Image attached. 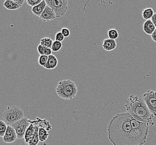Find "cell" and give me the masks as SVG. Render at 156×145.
Wrapping results in <instances>:
<instances>
[{"label":"cell","instance_id":"obj_13","mask_svg":"<svg viewBox=\"0 0 156 145\" xmlns=\"http://www.w3.org/2000/svg\"><path fill=\"white\" fill-rule=\"evenodd\" d=\"M156 26L154 25L151 20H147L144 22L143 25V30L144 32L147 35H151L156 30Z\"/></svg>","mask_w":156,"mask_h":145},{"label":"cell","instance_id":"obj_23","mask_svg":"<svg viewBox=\"0 0 156 145\" xmlns=\"http://www.w3.org/2000/svg\"><path fill=\"white\" fill-rule=\"evenodd\" d=\"M62 47V42L55 40V41H53V44H52V46L51 47V49L53 52H57V51H59L61 50Z\"/></svg>","mask_w":156,"mask_h":145},{"label":"cell","instance_id":"obj_12","mask_svg":"<svg viewBox=\"0 0 156 145\" xmlns=\"http://www.w3.org/2000/svg\"><path fill=\"white\" fill-rule=\"evenodd\" d=\"M102 47L105 50L107 51L113 50L117 47V42L115 40L107 39L103 41Z\"/></svg>","mask_w":156,"mask_h":145},{"label":"cell","instance_id":"obj_30","mask_svg":"<svg viewBox=\"0 0 156 145\" xmlns=\"http://www.w3.org/2000/svg\"><path fill=\"white\" fill-rule=\"evenodd\" d=\"M13 1L15 2L16 3H19L21 5H23V3L25 2V0H12Z\"/></svg>","mask_w":156,"mask_h":145},{"label":"cell","instance_id":"obj_27","mask_svg":"<svg viewBox=\"0 0 156 145\" xmlns=\"http://www.w3.org/2000/svg\"><path fill=\"white\" fill-rule=\"evenodd\" d=\"M55 39L56 41H60V42H62V41L64 40L65 39V36L63 35L62 34L61 32H57L55 36Z\"/></svg>","mask_w":156,"mask_h":145},{"label":"cell","instance_id":"obj_9","mask_svg":"<svg viewBox=\"0 0 156 145\" xmlns=\"http://www.w3.org/2000/svg\"><path fill=\"white\" fill-rule=\"evenodd\" d=\"M40 18L42 21L47 22L56 19L57 17L56 13L53 9L47 5L44 12L41 14V16H40Z\"/></svg>","mask_w":156,"mask_h":145},{"label":"cell","instance_id":"obj_6","mask_svg":"<svg viewBox=\"0 0 156 145\" xmlns=\"http://www.w3.org/2000/svg\"><path fill=\"white\" fill-rule=\"evenodd\" d=\"M30 124L31 120L28 119V118L24 117L12 125L16 131L18 139H24L25 133Z\"/></svg>","mask_w":156,"mask_h":145},{"label":"cell","instance_id":"obj_3","mask_svg":"<svg viewBox=\"0 0 156 145\" xmlns=\"http://www.w3.org/2000/svg\"><path fill=\"white\" fill-rule=\"evenodd\" d=\"M56 91L60 98L65 100H72L77 94L78 88L75 82L67 79L60 81Z\"/></svg>","mask_w":156,"mask_h":145},{"label":"cell","instance_id":"obj_5","mask_svg":"<svg viewBox=\"0 0 156 145\" xmlns=\"http://www.w3.org/2000/svg\"><path fill=\"white\" fill-rule=\"evenodd\" d=\"M47 5L53 9L57 18L64 16L68 11V0H44Z\"/></svg>","mask_w":156,"mask_h":145},{"label":"cell","instance_id":"obj_16","mask_svg":"<svg viewBox=\"0 0 156 145\" xmlns=\"http://www.w3.org/2000/svg\"><path fill=\"white\" fill-rule=\"evenodd\" d=\"M3 6L6 9L9 10H16L19 9L22 6V5L16 3L12 0H5L3 3Z\"/></svg>","mask_w":156,"mask_h":145},{"label":"cell","instance_id":"obj_21","mask_svg":"<svg viewBox=\"0 0 156 145\" xmlns=\"http://www.w3.org/2000/svg\"><path fill=\"white\" fill-rule=\"evenodd\" d=\"M53 43V40L49 38H42L40 40V44L43 45L45 47H48L50 49H51Z\"/></svg>","mask_w":156,"mask_h":145},{"label":"cell","instance_id":"obj_29","mask_svg":"<svg viewBox=\"0 0 156 145\" xmlns=\"http://www.w3.org/2000/svg\"><path fill=\"white\" fill-rule=\"evenodd\" d=\"M151 38L153 40V41L156 43V28L154 32H153V34L151 35Z\"/></svg>","mask_w":156,"mask_h":145},{"label":"cell","instance_id":"obj_19","mask_svg":"<svg viewBox=\"0 0 156 145\" xmlns=\"http://www.w3.org/2000/svg\"><path fill=\"white\" fill-rule=\"evenodd\" d=\"M38 53L40 55H47L49 56L52 54V50L51 49L48 47H45L42 45L40 44L37 47Z\"/></svg>","mask_w":156,"mask_h":145},{"label":"cell","instance_id":"obj_7","mask_svg":"<svg viewBox=\"0 0 156 145\" xmlns=\"http://www.w3.org/2000/svg\"><path fill=\"white\" fill-rule=\"evenodd\" d=\"M142 98L151 113L154 117L156 116V91H147L142 96Z\"/></svg>","mask_w":156,"mask_h":145},{"label":"cell","instance_id":"obj_1","mask_svg":"<svg viewBox=\"0 0 156 145\" xmlns=\"http://www.w3.org/2000/svg\"><path fill=\"white\" fill-rule=\"evenodd\" d=\"M149 126L136 120L128 112L116 114L109 122L108 137L113 145H144Z\"/></svg>","mask_w":156,"mask_h":145},{"label":"cell","instance_id":"obj_31","mask_svg":"<svg viewBox=\"0 0 156 145\" xmlns=\"http://www.w3.org/2000/svg\"><path fill=\"white\" fill-rule=\"evenodd\" d=\"M151 20H152V21L153 22L154 25L156 26V13L154 14V15H153V17L151 19Z\"/></svg>","mask_w":156,"mask_h":145},{"label":"cell","instance_id":"obj_8","mask_svg":"<svg viewBox=\"0 0 156 145\" xmlns=\"http://www.w3.org/2000/svg\"><path fill=\"white\" fill-rule=\"evenodd\" d=\"M17 135L16 131L12 126L8 125L6 133L3 137V142L7 143H12L16 141Z\"/></svg>","mask_w":156,"mask_h":145},{"label":"cell","instance_id":"obj_14","mask_svg":"<svg viewBox=\"0 0 156 145\" xmlns=\"http://www.w3.org/2000/svg\"><path fill=\"white\" fill-rule=\"evenodd\" d=\"M31 122L33 123L35 126V132L34 136L30 139V140L28 141L27 144L28 145H37L40 141L39 139V137H38V129H39V126H38L37 124L34 123L33 121L31 120Z\"/></svg>","mask_w":156,"mask_h":145},{"label":"cell","instance_id":"obj_26","mask_svg":"<svg viewBox=\"0 0 156 145\" xmlns=\"http://www.w3.org/2000/svg\"><path fill=\"white\" fill-rule=\"evenodd\" d=\"M43 0H26L27 3L30 6L34 7L41 3Z\"/></svg>","mask_w":156,"mask_h":145},{"label":"cell","instance_id":"obj_25","mask_svg":"<svg viewBox=\"0 0 156 145\" xmlns=\"http://www.w3.org/2000/svg\"><path fill=\"white\" fill-rule=\"evenodd\" d=\"M48 59V56L47 55H40L38 58V63L42 66H44L47 63Z\"/></svg>","mask_w":156,"mask_h":145},{"label":"cell","instance_id":"obj_18","mask_svg":"<svg viewBox=\"0 0 156 145\" xmlns=\"http://www.w3.org/2000/svg\"><path fill=\"white\" fill-rule=\"evenodd\" d=\"M49 136V133L48 132V131L44 128L40 127L38 129V137L40 141L41 142H44L47 140Z\"/></svg>","mask_w":156,"mask_h":145},{"label":"cell","instance_id":"obj_22","mask_svg":"<svg viewBox=\"0 0 156 145\" xmlns=\"http://www.w3.org/2000/svg\"><path fill=\"white\" fill-rule=\"evenodd\" d=\"M108 36L109 39L115 40L116 39L119 38V32L116 29H115V28L110 29L108 32Z\"/></svg>","mask_w":156,"mask_h":145},{"label":"cell","instance_id":"obj_4","mask_svg":"<svg viewBox=\"0 0 156 145\" xmlns=\"http://www.w3.org/2000/svg\"><path fill=\"white\" fill-rule=\"evenodd\" d=\"M24 117L25 113L23 110L17 106H7L2 114L3 121L9 126H12Z\"/></svg>","mask_w":156,"mask_h":145},{"label":"cell","instance_id":"obj_20","mask_svg":"<svg viewBox=\"0 0 156 145\" xmlns=\"http://www.w3.org/2000/svg\"><path fill=\"white\" fill-rule=\"evenodd\" d=\"M154 13L153 11V9L152 8H147L143 10L142 12V17L145 20H151L152 17L154 15Z\"/></svg>","mask_w":156,"mask_h":145},{"label":"cell","instance_id":"obj_28","mask_svg":"<svg viewBox=\"0 0 156 145\" xmlns=\"http://www.w3.org/2000/svg\"><path fill=\"white\" fill-rule=\"evenodd\" d=\"M61 32L62 34L63 35L65 36V38H67V37H69V35H70V31L69 30V28H62L61 29Z\"/></svg>","mask_w":156,"mask_h":145},{"label":"cell","instance_id":"obj_10","mask_svg":"<svg viewBox=\"0 0 156 145\" xmlns=\"http://www.w3.org/2000/svg\"><path fill=\"white\" fill-rule=\"evenodd\" d=\"M47 3L44 0H43L41 3L33 7L32 9V13L34 16L40 17L44 12L46 7L47 6Z\"/></svg>","mask_w":156,"mask_h":145},{"label":"cell","instance_id":"obj_2","mask_svg":"<svg viewBox=\"0 0 156 145\" xmlns=\"http://www.w3.org/2000/svg\"><path fill=\"white\" fill-rule=\"evenodd\" d=\"M125 107L127 112L136 120L146 123L149 126L154 125L153 121L154 116L140 95H131L125 101Z\"/></svg>","mask_w":156,"mask_h":145},{"label":"cell","instance_id":"obj_24","mask_svg":"<svg viewBox=\"0 0 156 145\" xmlns=\"http://www.w3.org/2000/svg\"><path fill=\"white\" fill-rule=\"evenodd\" d=\"M8 125L3 121H0V137H3L7 128Z\"/></svg>","mask_w":156,"mask_h":145},{"label":"cell","instance_id":"obj_11","mask_svg":"<svg viewBox=\"0 0 156 145\" xmlns=\"http://www.w3.org/2000/svg\"><path fill=\"white\" fill-rule=\"evenodd\" d=\"M58 65V59L54 55H50L48 56V59L47 63L44 68L46 69H54Z\"/></svg>","mask_w":156,"mask_h":145},{"label":"cell","instance_id":"obj_17","mask_svg":"<svg viewBox=\"0 0 156 145\" xmlns=\"http://www.w3.org/2000/svg\"><path fill=\"white\" fill-rule=\"evenodd\" d=\"M33 122L36 124H37L39 127L44 128V129L47 130L48 131L52 129L51 125L50 124L48 121H47V120H45V119L44 120H41L39 118H37V120L36 121H33Z\"/></svg>","mask_w":156,"mask_h":145},{"label":"cell","instance_id":"obj_15","mask_svg":"<svg viewBox=\"0 0 156 145\" xmlns=\"http://www.w3.org/2000/svg\"><path fill=\"white\" fill-rule=\"evenodd\" d=\"M35 132V126L33 123L31 122L30 125L29 126L28 128L27 129L26 132L25 133V142L27 144L28 141L30 140V139L34 136Z\"/></svg>","mask_w":156,"mask_h":145}]
</instances>
